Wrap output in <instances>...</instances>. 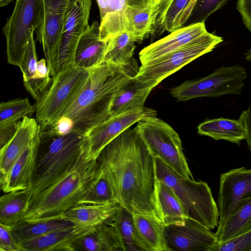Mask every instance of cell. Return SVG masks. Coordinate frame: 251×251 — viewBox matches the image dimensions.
<instances>
[{
	"instance_id": "cell-1",
	"label": "cell",
	"mask_w": 251,
	"mask_h": 251,
	"mask_svg": "<svg viewBox=\"0 0 251 251\" xmlns=\"http://www.w3.org/2000/svg\"><path fill=\"white\" fill-rule=\"evenodd\" d=\"M97 161L100 174L111 184L120 205L133 215H148L160 221L155 198L154 158L136 127L125 130L108 144Z\"/></svg>"
},
{
	"instance_id": "cell-2",
	"label": "cell",
	"mask_w": 251,
	"mask_h": 251,
	"mask_svg": "<svg viewBox=\"0 0 251 251\" xmlns=\"http://www.w3.org/2000/svg\"><path fill=\"white\" fill-rule=\"evenodd\" d=\"M139 68L137 62L120 66L104 61L87 69L89 79L87 85L63 116L72 121L73 131L86 135L108 119L116 95L129 79L136 76Z\"/></svg>"
},
{
	"instance_id": "cell-3",
	"label": "cell",
	"mask_w": 251,
	"mask_h": 251,
	"mask_svg": "<svg viewBox=\"0 0 251 251\" xmlns=\"http://www.w3.org/2000/svg\"><path fill=\"white\" fill-rule=\"evenodd\" d=\"M85 152L86 151L66 173L30 198L25 220L61 217L76 205L99 174L97 160H87Z\"/></svg>"
},
{
	"instance_id": "cell-4",
	"label": "cell",
	"mask_w": 251,
	"mask_h": 251,
	"mask_svg": "<svg viewBox=\"0 0 251 251\" xmlns=\"http://www.w3.org/2000/svg\"><path fill=\"white\" fill-rule=\"evenodd\" d=\"M86 135L71 131L58 135L47 128L40 131L29 198L52 184L69 170L85 151Z\"/></svg>"
},
{
	"instance_id": "cell-5",
	"label": "cell",
	"mask_w": 251,
	"mask_h": 251,
	"mask_svg": "<svg viewBox=\"0 0 251 251\" xmlns=\"http://www.w3.org/2000/svg\"><path fill=\"white\" fill-rule=\"evenodd\" d=\"M154 161L156 179L172 189L186 217L210 230L218 226L219 210L208 184L179 175L159 158H154Z\"/></svg>"
},
{
	"instance_id": "cell-6",
	"label": "cell",
	"mask_w": 251,
	"mask_h": 251,
	"mask_svg": "<svg viewBox=\"0 0 251 251\" xmlns=\"http://www.w3.org/2000/svg\"><path fill=\"white\" fill-rule=\"evenodd\" d=\"M89 79L88 70L72 65L52 77V83L35 105L40 131L62 117L78 98Z\"/></svg>"
},
{
	"instance_id": "cell-7",
	"label": "cell",
	"mask_w": 251,
	"mask_h": 251,
	"mask_svg": "<svg viewBox=\"0 0 251 251\" xmlns=\"http://www.w3.org/2000/svg\"><path fill=\"white\" fill-rule=\"evenodd\" d=\"M136 128L154 158L161 159L179 175L194 178L179 136L171 126L156 116H151L138 121Z\"/></svg>"
},
{
	"instance_id": "cell-8",
	"label": "cell",
	"mask_w": 251,
	"mask_h": 251,
	"mask_svg": "<svg viewBox=\"0 0 251 251\" xmlns=\"http://www.w3.org/2000/svg\"><path fill=\"white\" fill-rule=\"evenodd\" d=\"M44 17L42 0H16L2 28L9 64L20 67L30 37L42 26Z\"/></svg>"
},
{
	"instance_id": "cell-9",
	"label": "cell",
	"mask_w": 251,
	"mask_h": 251,
	"mask_svg": "<svg viewBox=\"0 0 251 251\" xmlns=\"http://www.w3.org/2000/svg\"><path fill=\"white\" fill-rule=\"evenodd\" d=\"M223 41L222 37L207 32L191 44L141 64L135 77L154 88L185 65L212 51Z\"/></svg>"
},
{
	"instance_id": "cell-10",
	"label": "cell",
	"mask_w": 251,
	"mask_h": 251,
	"mask_svg": "<svg viewBox=\"0 0 251 251\" xmlns=\"http://www.w3.org/2000/svg\"><path fill=\"white\" fill-rule=\"evenodd\" d=\"M247 78L246 69L239 65L222 66L206 76L187 80L173 88L171 94L178 101L227 94L239 95Z\"/></svg>"
},
{
	"instance_id": "cell-11",
	"label": "cell",
	"mask_w": 251,
	"mask_h": 251,
	"mask_svg": "<svg viewBox=\"0 0 251 251\" xmlns=\"http://www.w3.org/2000/svg\"><path fill=\"white\" fill-rule=\"evenodd\" d=\"M44 17L36 30L37 38L43 51L52 77L58 73L62 26L70 0H42Z\"/></svg>"
},
{
	"instance_id": "cell-12",
	"label": "cell",
	"mask_w": 251,
	"mask_h": 251,
	"mask_svg": "<svg viewBox=\"0 0 251 251\" xmlns=\"http://www.w3.org/2000/svg\"><path fill=\"white\" fill-rule=\"evenodd\" d=\"M91 0H70L61 35L58 72L74 64L78 43L89 27Z\"/></svg>"
},
{
	"instance_id": "cell-13",
	"label": "cell",
	"mask_w": 251,
	"mask_h": 251,
	"mask_svg": "<svg viewBox=\"0 0 251 251\" xmlns=\"http://www.w3.org/2000/svg\"><path fill=\"white\" fill-rule=\"evenodd\" d=\"M164 233L168 251H213L219 243L216 233L187 217L165 226Z\"/></svg>"
},
{
	"instance_id": "cell-14",
	"label": "cell",
	"mask_w": 251,
	"mask_h": 251,
	"mask_svg": "<svg viewBox=\"0 0 251 251\" xmlns=\"http://www.w3.org/2000/svg\"><path fill=\"white\" fill-rule=\"evenodd\" d=\"M156 115L154 109L144 107L111 116L86 135L87 160H96L103 149L119 134L142 119Z\"/></svg>"
},
{
	"instance_id": "cell-15",
	"label": "cell",
	"mask_w": 251,
	"mask_h": 251,
	"mask_svg": "<svg viewBox=\"0 0 251 251\" xmlns=\"http://www.w3.org/2000/svg\"><path fill=\"white\" fill-rule=\"evenodd\" d=\"M251 199V169H233L221 174L217 205L222 222Z\"/></svg>"
},
{
	"instance_id": "cell-16",
	"label": "cell",
	"mask_w": 251,
	"mask_h": 251,
	"mask_svg": "<svg viewBox=\"0 0 251 251\" xmlns=\"http://www.w3.org/2000/svg\"><path fill=\"white\" fill-rule=\"evenodd\" d=\"M207 32L204 23H196L177 29L142 49L139 54L141 63L144 64L191 44Z\"/></svg>"
},
{
	"instance_id": "cell-17",
	"label": "cell",
	"mask_w": 251,
	"mask_h": 251,
	"mask_svg": "<svg viewBox=\"0 0 251 251\" xmlns=\"http://www.w3.org/2000/svg\"><path fill=\"white\" fill-rule=\"evenodd\" d=\"M197 0H161L153 9L152 39L165 31L172 32L185 25Z\"/></svg>"
},
{
	"instance_id": "cell-18",
	"label": "cell",
	"mask_w": 251,
	"mask_h": 251,
	"mask_svg": "<svg viewBox=\"0 0 251 251\" xmlns=\"http://www.w3.org/2000/svg\"><path fill=\"white\" fill-rule=\"evenodd\" d=\"M94 227L75 224L23 242L21 246L24 251H75V242Z\"/></svg>"
},
{
	"instance_id": "cell-19",
	"label": "cell",
	"mask_w": 251,
	"mask_h": 251,
	"mask_svg": "<svg viewBox=\"0 0 251 251\" xmlns=\"http://www.w3.org/2000/svg\"><path fill=\"white\" fill-rule=\"evenodd\" d=\"M35 119L25 117L10 140L0 149V177L4 176L13 164L32 144L40 132Z\"/></svg>"
},
{
	"instance_id": "cell-20",
	"label": "cell",
	"mask_w": 251,
	"mask_h": 251,
	"mask_svg": "<svg viewBox=\"0 0 251 251\" xmlns=\"http://www.w3.org/2000/svg\"><path fill=\"white\" fill-rule=\"evenodd\" d=\"M40 132L32 144L13 164L8 172L0 177V187L4 193L27 190L30 184L38 145Z\"/></svg>"
},
{
	"instance_id": "cell-21",
	"label": "cell",
	"mask_w": 251,
	"mask_h": 251,
	"mask_svg": "<svg viewBox=\"0 0 251 251\" xmlns=\"http://www.w3.org/2000/svg\"><path fill=\"white\" fill-rule=\"evenodd\" d=\"M100 25L94 22L81 37L75 50L74 65L86 69L104 62L107 42L100 38Z\"/></svg>"
},
{
	"instance_id": "cell-22",
	"label": "cell",
	"mask_w": 251,
	"mask_h": 251,
	"mask_svg": "<svg viewBox=\"0 0 251 251\" xmlns=\"http://www.w3.org/2000/svg\"><path fill=\"white\" fill-rule=\"evenodd\" d=\"M100 13V40L108 42L126 32V0H97Z\"/></svg>"
},
{
	"instance_id": "cell-23",
	"label": "cell",
	"mask_w": 251,
	"mask_h": 251,
	"mask_svg": "<svg viewBox=\"0 0 251 251\" xmlns=\"http://www.w3.org/2000/svg\"><path fill=\"white\" fill-rule=\"evenodd\" d=\"M154 88L135 76L129 79L120 89L110 108L111 116L144 107L148 96Z\"/></svg>"
},
{
	"instance_id": "cell-24",
	"label": "cell",
	"mask_w": 251,
	"mask_h": 251,
	"mask_svg": "<svg viewBox=\"0 0 251 251\" xmlns=\"http://www.w3.org/2000/svg\"><path fill=\"white\" fill-rule=\"evenodd\" d=\"M119 205L117 203L77 205L68 209L61 217L75 224L95 226L110 223Z\"/></svg>"
},
{
	"instance_id": "cell-25",
	"label": "cell",
	"mask_w": 251,
	"mask_h": 251,
	"mask_svg": "<svg viewBox=\"0 0 251 251\" xmlns=\"http://www.w3.org/2000/svg\"><path fill=\"white\" fill-rule=\"evenodd\" d=\"M198 133L216 141L224 140L238 145L245 140L246 136L245 127L239 118H220L206 120L198 126Z\"/></svg>"
},
{
	"instance_id": "cell-26",
	"label": "cell",
	"mask_w": 251,
	"mask_h": 251,
	"mask_svg": "<svg viewBox=\"0 0 251 251\" xmlns=\"http://www.w3.org/2000/svg\"><path fill=\"white\" fill-rule=\"evenodd\" d=\"M75 251H123L116 231L110 223L95 226L75 243Z\"/></svg>"
},
{
	"instance_id": "cell-27",
	"label": "cell",
	"mask_w": 251,
	"mask_h": 251,
	"mask_svg": "<svg viewBox=\"0 0 251 251\" xmlns=\"http://www.w3.org/2000/svg\"><path fill=\"white\" fill-rule=\"evenodd\" d=\"M155 198L160 221L164 226L180 223L187 218L179 199L172 189L157 179Z\"/></svg>"
},
{
	"instance_id": "cell-28",
	"label": "cell",
	"mask_w": 251,
	"mask_h": 251,
	"mask_svg": "<svg viewBox=\"0 0 251 251\" xmlns=\"http://www.w3.org/2000/svg\"><path fill=\"white\" fill-rule=\"evenodd\" d=\"M62 217L28 221L25 219L11 226L13 234L21 245L51 232L75 225Z\"/></svg>"
},
{
	"instance_id": "cell-29",
	"label": "cell",
	"mask_w": 251,
	"mask_h": 251,
	"mask_svg": "<svg viewBox=\"0 0 251 251\" xmlns=\"http://www.w3.org/2000/svg\"><path fill=\"white\" fill-rule=\"evenodd\" d=\"M110 224L116 231L123 251H150L136 230L133 214L127 209L119 205Z\"/></svg>"
},
{
	"instance_id": "cell-30",
	"label": "cell",
	"mask_w": 251,
	"mask_h": 251,
	"mask_svg": "<svg viewBox=\"0 0 251 251\" xmlns=\"http://www.w3.org/2000/svg\"><path fill=\"white\" fill-rule=\"evenodd\" d=\"M136 230L150 251H168L164 237L165 226L155 217L133 215Z\"/></svg>"
},
{
	"instance_id": "cell-31",
	"label": "cell",
	"mask_w": 251,
	"mask_h": 251,
	"mask_svg": "<svg viewBox=\"0 0 251 251\" xmlns=\"http://www.w3.org/2000/svg\"><path fill=\"white\" fill-rule=\"evenodd\" d=\"M251 230V199L248 200L222 222L216 234L222 242Z\"/></svg>"
},
{
	"instance_id": "cell-32",
	"label": "cell",
	"mask_w": 251,
	"mask_h": 251,
	"mask_svg": "<svg viewBox=\"0 0 251 251\" xmlns=\"http://www.w3.org/2000/svg\"><path fill=\"white\" fill-rule=\"evenodd\" d=\"M29 200L26 190L5 193L0 199V224L12 226L24 219Z\"/></svg>"
},
{
	"instance_id": "cell-33",
	"label": "cell",
	"mask_w": 251,
	"mask_h": 251,
	"mask_svg": "<svg viewBox=\"0 0 251 251\" xmlns=\"http://www.w3.org/2000/svg\"><path fill=\"white\" fill-rule=\"evenodd\" d=\"M153 8L150 5L133 7L127 5L126 32L135 42L141 43L150 34L153 23Z\"/></svg>"
},
{
	"instance_id": "cell-34",
	"label": "cell",
	"mask_w": 251,
	"mask_h": 251,
	"mask_svg": "<svg viewBox=\"0 0 251 251\" xmlns=\"http://www.w3.org/2000/svg\"><path fill=\"white\" fill-rule=\"evenodd\" d=\"M135 41L125 32L107 42L104 61L120 66H127L137 62L133 57Z\"/></svg>"
},
{
	"instance_id": "cell-35",
	"label": "cell",
	"mask_w": 251,
	"mask_h": 251,
	"mask_svg": "<svg viewBox=\"0 0 251 251\" xmlns=\"http://www.w3.org/2000/svg\"><path fill=\"white\" fill-rule=\"evenodd\" d=\"M117 203L112 187L109 181L100 174L91 183L76 205H102Z\"/></svg>"
},
{
	"instance_id": "cell-36",
	"label": "cell",
	"mask_w": 251,
	"mask_h": 251,
	"mask_svg": "<svg viewBox=\"0 0 251 251\" xmlns=\"http://www.w3.org/2000/svg\"><path fill=\"white\" fill-rule=\"evenodd\" d=\"M35 111L27 98L2 102L0 104V126L19 122L27 115Z\"/></svg>"
},
{
	"instance_id": "cell-37",
	"label": "cell",
	"mask_w": 251,
	"mask_h": 251,
	"mask_svg": "<svg viewBox=\"0 0 251 251\" xmlns=\"http://www.w3.org/2000/svg\"><path fill=\"white\" fill-rule=\"evenodd\" d=\"M50 76L46 59H40L37 63L34 78L24 85L26 90L37 101L47 90L51 81Z\"/></svg>"
},
{
	"instance_id": "cell-38",
	"label": "cell",
	"mask_w": 251,
	"mask_h": 251,
	"mask_svg": "<svg viewBox=\"0 0 251 251\" xmlns=\"http://www.w3.org/2000/svg\"><path fill=\"white\" fill-rule=\"evenodd\" d=\"M228 0H197L185 25L186 24V25H188L198 23H205V20L211 14L220 9Z\"/></svg>"
},
{
	"instance_id": "cell-39",
	"label": "cell",
	"mask_w": 251,
	"mask_h": 251,
	"mask_svg": "<svg viewBox=\"0 0 251 251\" xmlns=\"http://www.w3.org/2000/svg\"><path fill=\"white\" fill-rule=\"evenodd\" d=\"M37 56L33 34L30 37L23 62L19 67L22 71L24 85L32 80L37 67Z\"/></svg>"
},
{
	"instance_id": "cell-40",
	"label": "cell",
	"mask_w": 251,
	"mask_h": 251,
	"mask_svg": "<svg viewBox=\"0 0 251 251\" xmlns=\"http://www.w3.org/2000/svg\"><path fill=\"white\" fill-rule=\"evenodd\" d=\"M213 251H251V230L219 243Z\"/></svg>"
},
{
	"instance_id": "cell-41",
	"label": "cell",
	"mask_w": 251,
	"mask_h": 251,
	"mask_svg": "<svg viewBox=\"0 0 251 251\" xmlns=\"http://www.w3.org/2000/svg\"><path fill=\"white\" fill-rule=\"evenodd\" d=\"M0 251H24L15 239L11 226L0 224Z\"/></svg>"
},
{
	"instance_id": "cell-42",
	"label": "cell",
	"mask_w": 251,
	"mask_h": 251,
	"mask_svg": "<svg viewBox=\"0 0 251 251\" xmlns=\"http://www.w3.org/2000/svg\"><path fill=\"white\" fill-rule=\"evenodd\" d=\"M237 8L244 24L251 33V0H237Z\"/></svg>"
},
{
	"instance_id": "cell-43",
	"label": "cell",
	"mask_w": 251,
	"mask_h": 251,
	"mask_svg": "<svg viewBox=\"0 0 251 251\" xmlns=\"http://www.w3.org/2000/svg\"><path fill=\"white\" fill-rule=\"evenodd\" d=\"M48 128L55 134L64 135L73 131V123L69 118L62 116Z\"/></svg>"
},
{
	"instance_id": "cell-44",
	"label": "cell",
	"mask_w": 251,
	"mask_h": 251,
	"mask_svg": "<svg viewBox=\"0 0 251 251\" xmlns=\"http://www.w3.org/2000/svg\"><path fill=\"white\" fill-rule=\"evenodd\" d=\"M19 122L5 126H0V147H4L14 135Z\"/></svg>"
},
{
	"instance_id": "cell-45",
	"label": "cell",
	"mask_w": 251,
	"mask_h": 251,
	"mask_svg": "<svg viewBox=\"0 0 251 251\" xmlns=\"http://www.w3.org/2000/svg\"><path fill=\"white\" fill-rule=\"evenodd\" d=\"M239 119L245 127L246 130L245 140L248 149L251 151V105L247 110L242 112Z\"/></svg>"
},
{
	"instance_id": "cell-46",
	"label": "cell",
	"mask_w": 251,
	"mask_h": 251,
	"mask_svg": "<svg viewBox=\"0 0 251 251\" xmlns=\"http://www.w3.org/2000/svg\"><path fill=\"white\" fill-rule=\"evenodd\" d=\"M147 1L148 5L154 9L159 4L161 0H147Z\"/></svg>"
},
{
	"instance_id": "cell-47",
	"label": "cell",
	"mask_w": 251,
	"mask_h": 251,
	"mask_svg": "<svg viewBox=\"0 0 251 251\" xmlns=\"http://www.w3.org/2000/svg\"><path fill=\"white\" fill-rule=\"evenodd\" d=\"M245 59L248 61H251V48L248 49L245 53Z\"/></svg>"
},
{
	"instance_id": "cell-48",
	"label": "cell",
	"mask_w": 251,
	"mask_h": 251,
	"mask_svg": "<svg viewBox=\"0 0 251 251\" xmlns=\"http://www.w3.org/2000/svg\"><path fill=\"white\" fill-rule=\"evenodd\" d=\"M13 0H0V6H5L10 3Z\"/></svg>"
}]
</instances>
